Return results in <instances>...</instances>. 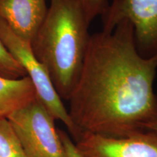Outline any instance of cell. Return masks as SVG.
<instances>
[{
    "mask_svg": "<svg viewBox=\"0 0 157 157\" xmlns=\"http://www.w3.org/2000/svg\"><path fill=\"white\" fill-rule=\"evenodd\" d=\"M157 55L139 53L133 26L124 20L112 31L90 35L83 66L69 99V113L84 132L124 137L157 123L154 82Z\"/></svg>",
    "mask_w": 157,
    "mask_h": 157,
    "instance_id": "1",
    "label": "cell"
},
{
    "mask_svg": "<svg viewBox=\"0 0 157 157\" xmlns=\"http://www.w3.org/2000/svg\"><path fill=\"white\" fill-rule=\"evenodd\" d=\"M90 23L75 0H50L31 46L50 74L57 93L68 101L83 66Z\"/></svg>",
    "mask_w": 157,
    "mask_h": 157,
    "instance_id": "2",
    "label": "cell"
},
{
    "mask_svg": "<svg viewBox=\"0 0 157 157\" xmlns=\"http://www.w3.org/2000/svg\"><path fill=\"white\" fill-rule=\"evenodd\" d=\"M0 39L30 78L36 91L37 100L55 120H59L64 124L75 142L77 141L82 135L81 131L71 119L68 111L57 93L48 70L33 53L31 43L15 34L1 19Z\"/></svg>",
    "mask_w": 157,
    "mask_h": 157,
    "instance_id": "3",
    "label": "cell"
},
{
    "mask_svg": "<svg viewBox=\"0 0 157 157\" xmlns=\"http://www.w3.org/2000/svg\"><path fill=\"white\" fill-rule=\"evenodd\" d=\"M7 119L27 157H66L56 120L37 98Z\"/></svg>",
    "mask_w": 157,
    "mask_h": 157,
    "instance_id": "4",
    "label": "cell"
},
{
    "mask_svg": "<svg viewBox=\"0 0 157 157\" xmlns=\"http://www.w3.org/2000/svg\"><path fill=\"white\" fill-rule=\"evenodd\" d=\"M101 15L103 31H112L127 20L133 26L139 53L145 58L157 55V0H112Z\"/></svg>",
    "mask_w": 157,
    "mask_h": 157,
    "instance_id": "5",
    "label": "cell"
},
{
    "mask_svg": "<svg viewBox=\"0 0 157 157\" xmlns=\"http://www.w3.org/2000/svg\"><path fill=\"white\" fill-rule=\"evenodd\" d=\"M75 145L82 157H157V131L147 129L124 137L84 132Z\"/></svg>",
    "mask_w": 157,
    "mask_h": 157,
    "instance_id": "6",
    "label": "cell"
},
{
    "mask_svg": "<svg viewBox=\"0 0 157 157\" xmlns=\"http://www.w3.org/2000/svg\"><path fill=\"white\" fill-rule=\"evenodd\" d=\"M48 10L46 0H0V19L29 43L42 24Z\"/></svg>",
    "mask_w": 157,
    "mask_h": 157,
    "instance_id": "7",
    "label": "cell"
},
{
    "mask_svg": "<svg viewBox=\"0 0 157 157\" xmlns=\"http://www.w3.org/2000/svg\"><path fill=\"white\" fill-rule=\"evenodd\" d=\"M36 98L28 76L9 78L0 76V119H7Z\"/></svg>",
    "mask_w": 157,
    "mask_h": 157,
    "instance_id": "8",
    "label": "cell"
},
{
    "mask_svg": "<svg viewBox=\"0 0 157 157\" xmlns=\"http://www.w3.org/2000/svg\"><path fill=\"white\" fill-rule=\"evenodd\" d=\"M0 157H27L7 119H0Z\"/></svg>",
    "mask_w": 157,
    "mask_h": 157,
    "instance_id": "9",
    "label": "cell"
},
{
    "mask_svg": "<svg viewBox=\"0 0 157 157\" xmlns=\"http://www.w3.org/2000/svg\"><path fill=\"white\" fill-rule=\"evenodd\" d=\"M0 76L9 78L26 76L25 71L10 53L0 39Z\"/></svg>",
    "mask_w": 157,
    "mask_h": 157,
    "instance_id": "10",
    "label": "cell"
},
{
    "mask_svg": "<svg viewBox=\"0 0 157 157\" xmlns=\"http://www.w3.org/2000/svg\"><path fill=\"white\" fill-rule=\"evenodd\" d=\"M83 11L90 23L98 15L103 14L108 4L106 0H75Z\"/></svg>",
    "mask_w": 157,
    "mask_h": 157,
    "instance_id": "11",
    "label": "cell"
},
{
    "mask_svg": "<svg viewBox=\"0 0 157 157\" xmlns=\"http://www.w3.org/2000/svg\"><path fill=\"white\" fill-rule=\"evenodd\" d=\"M58 132L63 144L66 157H82L76 148L75 143L71 139L69 135L60 129H58Z\"/></svg>",
    "mask_w": 157,
    "mask_h": 157,
    "instance_id": "12",
    "label": "cell"
},
{
    "mask_svg": "<svg viewBox=\"0 0 157 157\" xmlns=\"http://www.w3.org/2000/svg\"><path fill=\"white\" fill-rule=\"evenodd\" d=\"M148 129H151V130L157 131V123L149 125L148 127Z\"/></svg>",
    "mask_w": 157,
    "mask_h": 157,
    "instance_id": "13",
    "label": "cell"
}]
</instances>
